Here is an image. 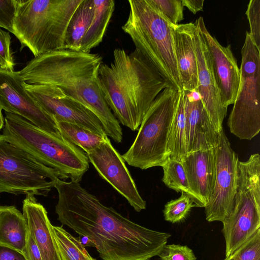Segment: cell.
<instances>
[{
  "instance_id": "1",
  "label": "cell",
  "mask_w": 260,
  "mask_h": 260,
  "mask_svg": "<svg viewBox=\"0 0 260 260\" xmlns=\"http://www.w3.org/2000/svg\"><path fill=\"white\" fill-rule=\"evenodd\" d=\"M57 219L85 238L103 260H150L158 256L171 237L124 217L82 187L57 179Z\"/></svg>"
},
{
  "instance_id": "2",
  "label": "cell",
  "mask_w": 260,
  "mask_h": 260,
  "mask_svg": "<svg viewBox=\"0 0 260 260\" xmlns=\"http://www.w3.org/2000/svg\"><path fill=\"white\" fill-rule=\"evenodd\" d=\"M102 63L99 54L63 49L34 57L19 74L27 84L57 87L81 103L99 118L107 136L119 143L122 140V128L101 88Z\"/></svg>"
},
{
  "instance_id": "3",
  "label": "cell",
  "mask_w": 260,
  "mask_h": 260,
  "mask_svg": "<svg viewBox=\"0 0 260 260\" xmlns=\"http://www.w3.org/2000/svg\"><path fill=\"white\" fill-rule=\"evenodd\" d=\"M113 55L110 64L101 65V88L119 122L135 131L156 96L171 86L138 49L128 54L116 48Z\"/></svg>"
},
{
  "instance_id": "4",
  "label": "cell",
  "mask_w": 260,
  "mask_h": 260,
  "mask_svg": "<svg viewBox=\"0 0 260 260\" xmlns=\"http://www.w3.org/2000/svg\"><path fill=\"white\" fill-rule=\"evenodd\" d=\"M3 135L40 162L55 170L59 179L79 182L88 170L83 150L59 133L44 131L19 115L6 112Z\"/></svg>"
},
{
  "instance_id": "5",
  "label": "cell",
  "mask_w": 260,
  "mask_h": 260,
  "mask_svg": "<svg viewBox=\"0 0 260 260\" xmlns=\"http://www.w3.org/2000/svg\"><path fill=\"white\" fill-rule=\"evenodd\" d=\"M83 0H16L13 35L20 50L28 48L36 57L63 49L66 30Z\"/></svg>"
},
{
  "instance_id": "6",
  "label": "cell",
  "mask_w": 260,
  "mask_h": 260,
  "mask_svg": "<svg viewBox=\"0 0 260 260\" xmlns=\"http://www.w3.org/2000/svg\"><path fill=\"white\" fill-rule=\"evenodd\" d=\"M129 13L122 26L136 49L149 61L171 87L183 90L176 59L173 24L147 0H129Z\"/></svg>"
},
{
  "instance_id": "7",
  "label": "cell",
  "mask_w": 260,
  "mask_h": 260,
  "mask_svg": "<svg viewBox=\"0 0 260 260\" xmlns=\"http://www.w3.org/2000/svg\"><path fill=\"white\" fill-rule=\"evenodd\" d=\"M181 92L168 87L153 101L142 120L134 142L121 155L128 165L146 170L161 167L168 159V136Z\"/></svg>"
},
{
  "instance_id": "8",
  "label": "cell",
  "mask_w": 260,
  "mask_h": 260,
  "mask_svg": "<svg viewBox=\"0 0 260 260\" xmlns=\"http://www.w3.org/2000/svg\"><path fill=\"white\" fill-rule=\"evenodd\" d=\"M225 256L232 254L260 229V155L238 160L232 210L223 222Z\"/></svg>"
},
{
  "instance_id": "9",
  "label": "cell",
  "mask_w": 260,
  "mask_h": 260,
  "mask_svg": "<svg viewBox=\"0 0 260 260\" xmlns=\"http://www.w3.org/2000/svg\"><path fill=\"white\" fill-rule=\"evenodd\" d=\"M57 172L0 134V192L46 196Z\"/></svg>"
},
{
  "instance_id": "10",
  "label": "cell",
  "mask_w": 260,
  "mask_h": 260,
  "mask_svg": "<svg viewBox=\"0 0 260 260\" xmlns=\"http://www.w3.org/2000/svg\"><path fill=\"white\" fill-rule=\"evenodd\" d=\"M216 173L214 186L205 207L206 220L223 222L230 215L236 191L237 164L236 153L231 148L223 128L215 147Z\"/></svg>"
},
{
  "instance_id": "11",
  "label": "cell",
  "mask_w": 260,
  "mask_h": 260,
  "mask_svg": "<svg viewBox=\"0 0 260 260\" xmlns=\"http://www.w3.org/2000/svg\"><path fill=\"white\" fill-rule=\"evenodd\" d=\"M24 86L29 94L56 122L63 121L77 124L101 136H107L96 116L58 87L29 84L25 82Z\"/></svg>"
},
{
  "instance_id": "12",
  "label": "cell",
  "mask_w": 260,
  "mask_h": 260,
  "mask_svg": "<svg viewBox=\"0 0 260 260\" xmlns=\"http://www.w3.org/2000/svg\"><path fill=\"white\" fill-rule=\"evenodd\" d=\"M24 83L19 71L0 68V111L21 116L47 132L59 133L54 118L29 94Z\"/></svg>"
},
{
  "instance_id": "13",
  "label": "cell",
  "mask_w": 260,
  "mask_h": 260,
  "mask_svg": "<svg viewBox=\"0 0 260 260\" xmlns=\"http://www.w3.org/2000/svg\"><path fill=\"white\" fill-rule=\"evenodd\" d=\"M100 176L125 198L137 212L146 208L122 156L114 148L109 138L86 153Z\"/></svg>"
},
{
  "instance_id": "14",
  "label": "cell",
  "mask_w": 260,
  "mask_h": 260,
  "mask_svg": "<svg viewBox=\"0 0 260 260\" xmlns=\"http://www.w3.org/2000/svg\"><path fill=\"white\" fill-rule=\"evenodd\" d=\"M228 125L241 140H250L260 131V74L240 76V83Z\"/></svg>"
},
{
  "instance_id": "15",
  "label": "cell",
  "mask_w": 260,
  "mask_h": 260,
  "mask_svg": "<svg viewBox=\"0 0 260 260\" xmlns=\"http://www.w3.org/2000/svg\"><path fill=\"white\" fill-rule=\"evenodd\" d=\"M201 17L194 23V45L198 70L196 90L201 96L204 107L210 119L220 132L227 109L222 104L214 76L210 55L202 31Z\"/></svg>"
},
{
  "instance_id": "16",
  "label": "cell",
  "mask_w": 260,
  "mask_h": 260,
  "mask_svg": "<svg viewBox=\"0 0 260 260\" xmlns=\"http://www.w3.org/2000/svg\"><path fill=\"white\" fill-rule=\"evenodd\" d=\"M201 26L222 105L233 104L240 83V72L231 45L222 46L208 31L201 17Z\"/></svg>"
},
{
  "instance_id": "17",
  "label": "cell",
  "mask_w": 260,
  "mask_h": 260,
  "mask_svg": "<svg viewBox=\"0 0 260 260\" xmlns=\"http://www.w3.org/2000/svg\"><path fill=\"white\" fill-rule=\"evenodd\" d=\"M185 116V138L187 153L215 148L220 132L210 119L199 93L183 90Z\"/></svg>"
},
{
  "instance_id": "18",
  "label": "cell",
  "mask_w": 260,
  "mask_h": 260,
  "mask_svg": "<svg viewBox=\"0 0 260 260\" xmlns=\"http://www.w3.org/2000/svg\"><path fill=\"white\" fill-rule=\"evenodd\" d=\"M189 187L205 207L212 192L216 178L215 148L188 152L181 161Z\"/></svg>"
},
{
  "instance_id": "19",
  "label": "cell",
  "mask_w": 260,
  "mask_h": 260,
  "mask_svg": "<svg viewBox=\"0 0 260 260\" xmlns=\"http://www.w3.org/2000/svg\"><path fill=\"white\" fill-rule=\"evenodd\" d=\"M22 211L28 233L36 242L43 260H61L47 212L35 196H26Z\"/></svg>"
},
{
  "instance_id": "20",
  "label": "cell",
  "mask_w": 260,
  "mask_h": 260,
  "mask_svg": "<svg viewBox=\"0 0 260 260\" xmlns=\"http://www.w3.org/2000/svg\"><path fill=\"white\" fill-rule=\"evenodd\" d=\"M196 25L189 22L173 25L178 68L183 90L196 89L198 70L194 45Z\"/></svg>"
},
{
  "instance_id": "21",
  "label": "cell",
  "mask_w": 260,
  "mask_h": 260,
  "mask_svg": "<svg viewBox=\"0 0 260 260\" xmlns=\"http://www.w3.org/2000/svg\"><path fill=\"white\" fill-rule=\"evenodd\" d=\"M28 235L23 213L14 206H0V245L24 254Z\"/></svg>"
},
{
  "instance_id": "22",
  "label": "cell",
  "mask_w": 260,
  "mask_h": 260,
  "mask_svg": "<svg viewBox=\"0 0 260 260\" xmlns=\"http://www.w3.org/2000/svg\"><path fill=\"white\" fill-rule=\"evenodd\" d=\"M93 15L85 34L80 51L90 52L103 41L115 8L114 0H93Z\"/></svg>"
},
{
  "instance_id": "23",
  "label": "cell",
  "mask_w": 260,
  "mask_h": 260,
  "mask_svg": "<svg viewBox=\"0 0 260 260\" xmlns=\"http://www.w3.org/2000/svg\"><path fill=\"white\" fill-rule=\"evenodd\" d=\"M93 0H83L75 10L68 24L64 49L80 51L81 43L93 15Z\"/></svg>"
},
{
  "instance_id": "24",
  "label": "cell",
  "mask_w": 260,
  "mask_h": 260,
  "mask_svg": "<svg viewBox=\"0 0 260 260\" xmlns=\"http://www.w3.org/2000/svg\"><path fill=\"white\" fill-rule=\"evenodd\" d=\"M185 138V116L183 90L171 124L167 146L168 158L181 162L187 154Z\"/></svg>"
},
{
  "instance_id": "25",
  "label": "cell",
  "mask_w": 260,
  "mask_h": 260,
  "mask_svg": "<svg viewBox=\"0 0 260 260\" xmlns=\"http://www.w3.org/2000/svg\"><path fill=\"white\" fill-rule=\"evenodd\" d=\"M59 133L72 144L86 153L98 147L107 138L77 124L63 121L56 122Z\"/></svg>"
},
{
  "instance_id": "26",
  "label": "cell",
  "mask_w": 260,
  "mask_h": 260,
  "mask_svg": "<svg viewBox=\"0 0 260 260\" xmlns=\"http://www.w3.org/2000/svg\"><path fill=\"white\" fill-rule=\"evenodd\" d=\"M52 230L61 260H96L79 238L74 237L62 226L52 225Z\"/></svg>"
},
{
  "instance_id": "27",
  "label": "cell",
  "mask_w": 260,
  "mask_h": 260,
  "mask_svg": "<svg viewBox=\"0 0 260 260\" xmlns=\"http://www.w3.org/2000/svg\"><path fill=\"white\" fill-rule=\"evenodd\" d=\"M164 171L162 181L169 188L189 196L197 207H201L200 202L191 190L181 162L168 159L161 166Z\"/></svg>"
},
{
  "instance_id": "28",
  "label": "cell",
  "mask_w": 260,
  "mask_h": 260,
  "mask_svg": "<svg viewBox=\"0 0 260 260\" xmlns=\"http://www.w3.org/2000/svg\"><path fill=\"white\" fill-rule=\"evenodd\" d=\"M197 207L192 199L181 192V196L168 202L163 210L165 219L172 223L180 222L186 218L193 207Z\"/></svg>"
},
{
  "instance_id": "29",
  "label": "cell",
  "mask_w": 260,
  "mask_h": 260,
  "mask_svg": "<svg viewBox=\"0 0 260 260\" xmlns=\"http://www.w3.org/2000/svg\"><path fill=\"white\" fill-rule=\"evenodd\" d=\"M171 23L176 25L183 19L182 0H147Z\"/></svg>"
},
{
  "instance_id": "30",
  "label": "cell",
  "mask_w": 260,
  "mask_h": 260,
  "mask_svg": "<svg viewBox=\"0 0 260 260\" xmlns=\"http://www.w3.org/2000/svg\"><path fill=\"white\" fill-rule=\"evenodd\" d=\"M232 254L236 260H260V229Z\"/></svg>"
},
{
  "instance_id": "31",
  "label": "cell",
  "mask_w": 260,
  "mask_h": 260,
  "mask_svg": "<svg viewBox=\"0 0 260 260\" xmlns=\"http://www.w3.org/2000/svg\"><path fill=\"white\" fill-rule=\"evenodd\" d=\"M246 15L248 20L250 32L253 41L260 49V0H250Z\"/></svg>"
},
{
  "instance_id": "32",
  "label": "cell",
  "mask_w": 260,
  "mask_h": 260,
  "mask_svg": "<svg viewBox=\"0 0 260 260\" xmlns=\"http://www.w3.org/2000/svg\"><path fill=\"white\" fill-rule=\"evenodd\" d=\"M161 260H196L192 249L186 245H166L158 255Z\"/></svg>"
},
{
  "instance_id": "33",
  "label": "cell",
  "mask_w": 260,
  "mask_h": 260,
  "mask_svg": "<svg viewBox=\"0 0 260 260\" xmlns=\"http://www.w3.org/2000/svg\"><path fill=\"white\" fill-rule=\"evenodd\" d=\"M11 37L0 27V68L14 71L15 62L11 49Z\"/></svg>"
},
{
  "instance_id": "34",
  "label": "cell",
  "mask_w": 260,
  "mask_h": 260,
  "mask_svg": "<svg viewBox=\"0 0 260 260\" xmlns=\"http://www.w3.org/2000/svg\"><path fill=\"white\" fill-rule=\"evenodd\" d=\"M16 0H0V27L13 34Z\"/></svg>"
},
{
  "instance_id": "35",
  "label": "cell",
  "mask_w": 260,
  "mask_h": 260,
  "mask_svg": "<svg viewBox=\"0 0 260 260\" xmlns=\"http://www.w3.org/2000/svg\"><path fill=\"white\" fill-rule=\"evenodd\" d=\"M24 255L27 260H43L37 244L29 233L27 239Z\"/></svg>"
},
{
  "instance_id": "36",
  "label": "cell",
  "mask_w": 260,
  "mask_h": 260,
  "mask_svg": "<svg viewBox=\"0 0 260 260\" xmlns=\"http://www.w3.org/2000/svg\"><path fill=\"white\" fill-rule=\"evenodd\" d=\"M0 260H27L25 255L12 248L0 245Z\"/></svg>"
},
{
  "instance_id": "37",
  "label": "cell",
  "mask_w": 260,
  "mask_h": 260,
  "mask_svg": "<svg viewBox=\"0 0 260 260\" xmlns=\"http://www.w3.org/2000/svg\"><path fill=\"white\" fill-rule=\"evenodd\" d=\"M184 7H186L193 14L202 11L204 0H182Z\"/></svg>"
},
{
  "instance_id": "38",
  "label": "cell",
  "mask_w": 260,
  "mask_h": 260,
  "mask_svg": "<svg viewBox=\"0 0 260 260\" xmlns=\"http://www.w3.org/2000/svg\"><path fill=\"white\" fill-rule=\"evenodd\" d=\"M4 125V118L2 112L0 111V130L3 128Z\"/></svg>"
},
{
  "instance_id": "39",
  "label": "cell",
  "mask_w": 260,
  "mask_h": 260,
  "mask_svg": "<svg viewBox=\"0 0 260 260\" xmlns=\"http://www.w3.org/2000/svg\"><path fill=\"white\" fill-rule=\"evenodd\" d=\"M224 260H236L233 254H232L230 255L226 256Z\"/></svg>"
}]
</instances>
